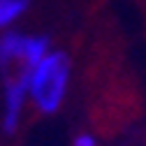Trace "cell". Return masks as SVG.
<instances>
[{
  "instance_id": "obj_1",
  "label": "cell",
  "mask_w": 146,
  "mask_h": 146,
  "mask_svg": "<svg viewBox=\"0 0 146 146\" xmlns=\"http://www.w3.org/2000/svg\"><path fill=\"white\" fill-rule=\"evenodd\" d=\"M74 63L65 49L53 46L46 56L26 72L30 107L42 116H56L72 88Z\"/></svg>"
},
{
  "instance_id": "obj_2",
  "label": "cell",
  "mask_w": 146,
  "mask_h": 146,
  "mask_svg": "<svg viewBox=\"0 0 146 146\" xmlns=\"http://www.w3.org/2000/svg\"><path fill=\"white\" fill-rule=\"evenodd\" d=\"M53 49V40L46 33L12 28L0 33V74L28 72Z\"/></svg>"
},
{
  "instance_id": "obj_3",
  "label": "cell",
  "mask_w": 146,
  "mask_h": 146,
  "mask_svg": "<svg viewBox=\"0 0 146 146\" xmlns=\"http://www.w3.org/2000/svg\"><path fill=\"white\" fill-rule=\"evenodd\" d=\"M30 107L26 72H14L3 77V102H0V130L7 137H14L21 130L26 109Z\"/></svg>"
},
{
  "instance_id": "obj_4",
  "label": "cell",
  "mask_w": 146,
  "mask_h": 146,
  "mask_svg": "<svg viewBox=\"0 0 146 146\" xmlns=\"http://www.w3.org/2000/svg\"><path fill=\"white\" fill-rule=\"evenodd\" d=\"M33 0H0V33L16 28L30 12Z\"/></svg>"
},
{
  "instance_id": "obj_5",
  "label": "cell",
  "mask_w": 146,
  "mask_h": 146,
  "mask_svg": "<svg viewBox=\"0 0 146 146\" xmlns=\"http://www.w3.org/2000/svg\"><path fill=\"white\" fill-rule=\"evenodd\" d=\"M72 146H100V141L90 130H81L72 137Z\"/></svg>"
}]
</instances>
